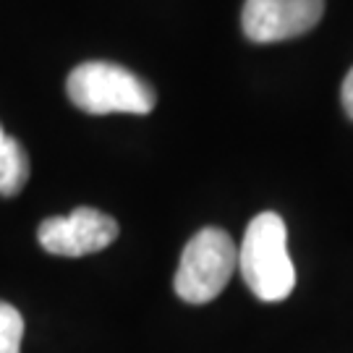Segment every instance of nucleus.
<instances>
[{
  "label": "nucleus",
  "mask_w": 353,
  "mask_h": 353,
  "mask_svg": "<svg viewBox=\"0 0 353 353\" xmlns=\"http://www.w3.org/2000/svg\"><path fill=\"white\" fill-rule=\"evenodd\" d=\"M65 92L79 110L89 115L131 113L147 115L154 110V89L123 65L89 61L68 74Z\"/></svg>",
  "instance_id": "2"
},
{
  "label": "nucleus",
  "mask_w": 353,
  "mask_h": 353,
  "mask_svg": "<svg viewBox=\"0 0 353 353\" xmlns=\"http://www.w3.org/2000/svg\"><path fill=\"white\" fill-rule=\"evenodd\" d=\"M29 181V154L0 126V196H16Z\"/></svg>",
  "instance_id": "6"
},
{
  "label": "nucleus",
  "mask_w": 353,
  "mask_h": 353,
  "mask_svg": "<svg viewBox=\"0 0 353 353\" xmlns=\"http://www.w3.org/2000/svg\"><path fill=\"white\" fill-rule=\"evenodd\" d=\"M239 270V246L220 228H202L183 246L176 272V293L186 303L217 299Z\"/></svg>",
  "instance_id": "3"
},
{
  "label": "nucleus",
  "mask_w": 353,
  "mask_h": 353,
  "mask_svg": "<svg viewBox=\"0 0 353 353\" xmlns=\"http://www.w3.org/2000/svg\"><path fill=\"white\" fill-rule=\"evenodd\" d=\"M322 13L325 0H246L241 26L252 42H283L314 29Z\"/></svg>",
  "instance_id": "5"
},
{
  "label": "nucleus",
  "mask_w": 353,
  "mask_h": 353,
  "mask_svg": "<svg viewBox=\"0 0 353 353\" xmlns=\"http://www.w3.org/2000/svg\"><path fill=\"white\" fill-rule=\"evenodd\" d=\"M239 270L259 301H283L296 288L288 233L278 212H262L249 223L239 249Z\"/></svg>",
  "instance_id": "1"
},
{
  "label": "nucleus",
  "mask_w": 353,
  "mask_h": 353,
  "mask_svg": "<svg viewBox=\"0 0 353 353\" xmlns=\"http://www.w3.org/2000/svg\"><path fill=\"white\" fill-rule=\"evenodd\" d=\"M341 100H343V108H345V113H348V118H353V68L348 71V76H345V81H343Z\"/></svg>",
  "instance_id": "8"
},
{
  "label": "nucleus",
  "mask_w": 353,
  "mask_h": 353,
  "mask_svg": "<svg viewBox=\"0 0 353 353\" xmlns=\"http://www.w3.org/2000/svg\"><path fill=\"white\" fill-rule=\"evenodd\" d=\"M39 246L55 256H87L118 239V223L94 207H76L71 214L39 223Z\"/></svg>",
  "instance_id": "4"
},
{
  "label": "nucleus",
  "mask_w": 353,
  "mask_h": 353,
  "mask_svg": "<svg viewBox=\"0 0 353 353\" xmlns=\"http://www.w3.org/2000/svg\"><path fill=\"white\" fill-rule=\"evenodd\" d=\"M24 316L11 303L0 301V353H21Z\"/></svg>",
  "instance_id": "7"
}]
</instances>
